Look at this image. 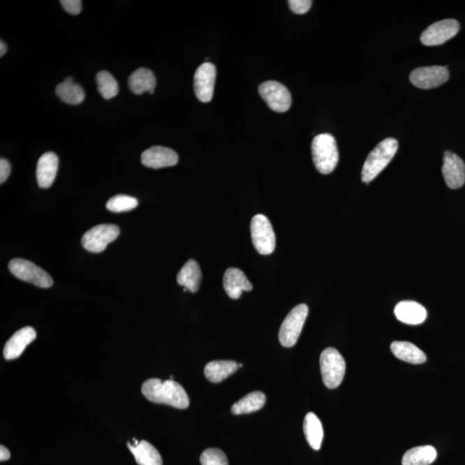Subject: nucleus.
I'll return each instance as SVG.
<instances>
[{
	"mask_svg": "<svg viewBox=\"0 0 465 465\" xmlns=\"http://www.w3.org/2000/svg\"><path fill=\"white\" fill-rule=\"evenodd\" d=\"M267 397L261 391H253L242 397L232 406L231 412L234 415H244L260 411L264 407Z\"/></svg>",
	"mask_w": 465,
	"mask_h": 465,
	"instance_id": "nucleus-26",
	"label": "nucleus"
},
{
	"mask_svg": "<svg viewBox=\"0 0 465 465\" xmlns=\"http://www.w3.org/2000/svg\"><path fill=\"white\" fill-rule=\"evenodd\" d=\"M242 367H243V364H239V368H242Z\"/></svg>",
	"mask_w": 465,
	"mask_h": 465,
	"instance_id": "nucleus-36",
	"label": "nucleus"
},
{
	"mask_svg": "<svg viewBox=\"0 0 465 465\" xmlns=\"http://www.w3.org/2000/svg\"><path fill=\"white\" fill-rule=\"evenodd\" d=\"M10 457V452L8 451V449L5 448V446H0V460L6 461L8 460Z\"/></svg>",
	"mask_w": 465,
	"mask_h": 465,
	"instance_id": "nucleus-34",
	"label": "nucleus"
},
{
	"mask_svg": "<svg viewBox=\"0 0 465 465\" xmlns=\"http://www.w3.org/2000/svg\"><path fill=\"white\" fill-rule=\"evenodd\" d=\"M443 162L442 173L446 186L452 190L462 187L465 183V164L462 158L446 151Z\"/></svg>",
	"mask_w": 465,
	"mask_h": 465,
	"instance_id": "nucleus-13",
	"label": "nucleus"
},
{
	"mask_svg": "<svg viewBox=\"0 0 465 465\" xmlns=\"http://www.w3.org/2000/svg\"><path fill=\"white\" fill-rule=\"evenodd\" d=\"M311 151L313 164L323 175H330L337 167L339 153L333 135H316L312 142Z\"/></svg>",
	"mask_w": 465,
	"mask_h": 465,
	"instance_id": "nucleus-3",
	"label": "nucleus"
},
{
	"mask_svg": "<svg viewBox=\"0 0 465 465\" xmlns=\"http://www.w3.org/2000/svg\"><path fill=\"white\" fill-rule=\"evenodd\" d=\"M7 51V47L6 45V43L3 42L1 40V42H0V57H3V55L6 54Z\"/></svg>",
	"mask_w": 465,
	"mask_h": 465,
	"instance_id": "nucleus-35",
	"label": "nucleus"
},
{
	"mask_svg": "<svg viewBox=\"0 0 465 465\" xmlns=\"http://www.w3.org/2000/svg\"><path fill=\"white\" fill-rule=\"evenodd\" d=\"M291 10L297 14H304L308 13L312 6L310 0H290L288 1Z\"/></svg>",
	"mask_w": 465,
	"mask_h": 465,
	"instance_id": "nucleus-31",
	"label": "nucleus"
},
{
	"mask_svg": "<svg viewBox=\"0 0 465 465\" xmlns=\"http://www.w3.org/2000/svg\"><path fill=\"white\" fill-rule=\"evenodd\" d=\"M66 12L72 15H78L81 12L82 2L80 0H61L60 2Z\"/></svg>",
	"mask_w": 465,
	"mask_h": 465,
	"instance_id": "nucleus-32",
	"label": "nucleus"
},
{
	"mask_svg": "<svg viewBox=\"0 0 465 465\" xmlns=\"http://www.w3.org/2000/svg\"><path fill=\"white\" fill-rule=\"evenodd\" d=\"M309 308L306 304H299L288 313L280 327L279 339L284 348L296 345L307 319Z\"/></svg>",
	"mask_w": 465,
	"mask_h": 465,
	"instance_id": "nucleus-5",
	"label": "nucleus"
},
{
	"mask_svg": "<svg viewBox=\"0 0 465 465\" xmlns=\"http://www.w3.org/2000/svg\"><path fill=\"white\" fill-rule=\"evenodd\" d=\"M179 161L178 154L168 147L154 146L144 151L142 163L147 168L160 169L173 167Z\"/></svg>",
	"mask_w": 465,
	"mask_h": 465,
	"instance_id": "nucleus-14",
	"label": "nucleus"
},
{
	"mask_svg": "<svg viewBox=\"0 0 465 465\" xmlns=\"http://www.w3.org/2000/svg\"><path fill=\"white\" fill-rule=\"evenodd\" d=\"M216 78V66L205 62L197 69L194 76V91L202 103L212 101Z\"/></svg>",
	"mask_w": 465,
	"mask_h": 465,
	"instance_id": "nucleus-12",
	"label": "nucleus"
},
{
	"mask_svg": "<svg viewBox=\"0 0 465 465\" xmlns=\"http://www.w3.org/2000/svg\"><path fill=\"white\" fill-rule=\"evenodd\" d=\"M10 173V165L6 158L0 160V183L6 182Z\"/></svg>",
	"mask_w": 465,
	"mask_h": 465,
	"instance_id": "nucleus-33",
	"label": "nucleus"
},
{
	"mask_svg": "<svg viewBox=\"0 0 465 465\" xmlns=\"http://www.w3.org/2000/svg\"><path fill=\"white\" fill-rule=\"evenodd\" d=\"M251 235L254 247L262 256L274 252L276 237L270 221L267 216L258 214L251 221Z\"/></svg>",
	"mask_w": 465,
	"mask_h": 465,
	"instance_id": "nucleus-6",
	"label": "nucleus"
},
{
	"mask_svg": "<svg viewBox=\"0 0 465 465\" xmlns=\"http://www.w3.org/2000/svg\"><path fill=\"white\" fill-rule=\"evenodd\" d=\"M223 287L228 296L235 300L241 297L242 291L253 290L252 283L249 281L244 273L237 268H228L225 272Z\"/></svg>",
	"mask_w": 465,
	"mask_h": 465,
	"instance_id": "nucleus-17",
	"label": "nucleus"
},
{
	"mask_svg": "<svg viewBox=\"0 0 465 465\" xmlns=\"http://www.w3.org/2000/svg\"><path fill=\"white\" fill-rule=\"evenodd\" d=\"M138 199L129 197L127 195H117L110 199L106 204V208L110 212L119 213L131 212L138 207Z\"/></svg>",
	"mask_w": 465,
	"mask_h": 465,
	"instance_id": "nucleus-29",
	"label": "nucleus"
},
{
	"mask_svg": "<svg viewBox=\"0 0 465 465\" xmlns=\"http://www.w3.org/2000/svg\"><path fill=\"white\" fill-rule=\"evenodd\" d=\"M96 81L98 83V90L102 97L107 101L116 97L118 94V84L115 78L109 72L101 71L96 76Z\"/></svg>",
	"mask_w": 465,
	"mask_h": 465,
	"instance_id": "nucleus-28",
	"label": "nucleus"
},
{
	"mask_svg": "<svg viewBox=\"0 0 465 465\" xmlns=\"http://www.w3.org/2000/svg\"><path fill=\"white\" fill-rule=\"evenodd\" d=\"M304 431L309 445L316 451H318L322 445L324 433L323 424L315 413L310 412L306 415Z\"/></svg>",
	"mask_w": 465,
	"mask_h": 465,
	"instance_id": "nucleus-25",
	"label": "nucleus"
},
{
	"mask_svg": "<svg viewBox=\"0 0 465 465\" xmlns=\"http://www.w3.org/2000/svg\"><path fill=\"white\" fill-rule=\"evenodd\" d=\"M202 465H228V457L219 448H209L202 453L200 457Z\"/></svg>",
	"mask_w": 465,
	"mask_h": 465,
	"instance_id": "nucleus-30",
	"label": "nucleus"
},
{
	"mask_svg": "<svg viewBox=\"0 0 465 465\" xmlns=\"http://www.w3.org/2000/svg\"><path fill=\"white\" fill-rule=\"evenodd\" d=\"M128 87L135 94L142 95L146 91L153 94L156 87V79L151 70L139 68L129 76Z\"/></svg>",
	"mask_w": 465,
	"mask_h": 465,
	"instance_id": "nucleus-21",
	"label": "nucleus"
},
{
	"mask_svg": "<svg viewBox=\"0 0 465 465\" xmlns=\"http://www.w3.org/2000/svg\"><path fill=\"white\" fill-rule=\"evenodd\" d=\"M55 92L62 101L68 105H80L86 98L83 88L73 82V78H66L64 82L58 84Z\"/></svg>",
	"mask_w": 465,
	"mask_h": 465,
	"instance_id": "nucleus-27",
	"label": "nucleus"
},
{
	"mask_svg": "<svg viewBox=\"0 0 465 465\" xmlns=\"http://www.w3.org/2000/svg\"><path fill=\"white\" fill-rule=\"evenodd\" d=\"M436 449L431 445L417 446L406 452L402 465H430L436 459Z\"/></svg>",
	"mask_w": 465,
	"mask_h": 465,
	"instance_id": "nucleus-24",
	"label": "nucleus"
},
{
	"mask_svg": "<svg viewBox=\"0 0 465 465\" xmlns=\"http://www.w3.org/2000/svg\"><path fill=\"white\" fill-rule=\"evenodd\" d=\"M120 234V228L113 224L97 225L88 230L81 239L84 249L91 253H101L109 243L115 241Z\"/></svg>",
	"mask_w": 465,
	"mask_h": 465,
	"instance_id": "nucleus-8",
	"label": "nucleus"
},
{
	"mask_svg": "<svg viewBox=\"0 0 465 465\" xmlns=\"http://www.w3.org/2000/svg\"><path fill=\"white\" fill-rule=\"evenodd\" d=\"M57 155L47 152L40 156L36 167V179L40 188H50L53 184L58 171Z\"/></svg>",
	"mask_w": 465,
	"mask_h": 465,
	"instance_id": "nucleus-18",
	"label": "nucleus"
},
{
	"mask_svg": "<svg viewBox=\"0 0 465 465\" xmlns=\"http://www.w3.org/2000/svg\"><path fill=\"white\" fill-rule=\"evenodd\" d=\"M394 316L401 323L419 325L425 322L427 311L425 307L415 301H401L394 309Z\"/></svg>",
	"mask_w": 465,
	"mask_h": 465,
	"instance_id": "nucleus-16",
	"label": "nucleus"
},
{
	"mask_svg": "<svg viewBox=\"0 0 465 465\" xmlns=\"http://www.w3.org/2000/svg\"><path fill=\"white\" fill-rule=\"evenodd\" d=\"M391 350L398 360L413 364L425 363L427 355L415 345L408 341H394L390 346Z\"/></svg>",
	"mask_w": 465,
	"mask_h": 465,
	"instance_id": "nucleus-22",
	"label": "nucleus"
},
{
	"mask_svg": "<svg viewBox=\"0 0 465 465\" xmlns=\"http://www.w3.org/2000/svg\"><path fill=\"white\" fill-rule=\"evenodd\" d=\"M409 79L413 86L420 89H433L449 80V72L446 66H425L413 70Z\"/></svg>",
	"mask_w": 465,
	"mask_h": 465,
	"instance_id": "nucleus-10",
	"label": "nucleus"
},
{
	"mask_svg": "<svg viewBox=\"0 0 465 465\" xmlns=\"http://www.w3.org/2000/svg\"><path fill=\"white\" fill-rule=\"evenodd\" d=\"M239 364L232 360L209 362L205 368V375L209 381L219 383L238 370Z\"/></svg>",
	"mask_w": 465,
	"mask_h": 465,
	"instance_id": "nucleus-23",
	"label": "nucleus"
},
{
	"mask_svg": "<svg viewBox=\"0 0 465 465\" xmlns=\"http://www.w3.org/2000/svg\"><path fill=\"white\" fill-rule=\"evenodd\" d=\"M9 270L17 279L40 288H50L54 283L53 279L49 273L32 262L23 258H13L10 260Z\"/></svg>",
	"mask_w": 465,
	"mask_h": 465,
	"instance_id": "nucleus-7",
	"label": "nucleus"
},
{
	"mask_svg": "<svg viewBox=\"0 0 465 465\" xmlns=\"http://www.w3.org/2000/svg\"><path fill=\"white\" fill-rule=\"evenodd\" d=\"M201 280L200 267H199L198 262L194 260H188L177 276V282L179 286L186 288L187 290L193 293L198 291Z\"/></svg>",
	"mask_w": 465,
	"mask_h": 465,
	"instance_id": "nucleus-19",
	"label": "nucleus"
},
{
	"mask_svg": "<svg viewBox=\"0 0 465 465\" xmlns=\"http://www.w3.org/2000/svg\"><path fill=\"white\" fill-rule=\"evenodd\" d=\"M320 372L324 385L328 389L341 385L346 374V361L341 354L333 348L323 350L320 357Z\"/></svg>",
	"mask_w": 465,
	"mask_h": 465,
	"instance_id": "nucleus-4",
	"label": "nucleus"
},
{
	"mask_svg": "<svg viewBox=\"0 0 465 465\" xmlns=\"http://www.w3.org/2000/svg\"><path fill=\"white\" fill-rule=\"evenodd\" d=\"M128 448L139 465H163L160 452L149 442L142 441L138 445L128 443Z\"/></svg>",
	"mask_w": 465,
	"mask_h": 465,
	"instance_id": "nucleus-20",
	"label": "nucleus"
},
{
	"mask_svg": "<svg viewBox=\"0 0 465 465\" xmlns=\"http://www.w3.org/2000/svg\"><path fill=\"white\" fill-rule=\"evenodd\" d=\"M261 98L276 112H286L291 105V95L283 84L269 80L258 87Z\"/></svg>",
	"mask_w": 465,
	"mask_h": 465,
	"instance_id": "nucleus-9",
	"label": "nucleus"
},
{
	"mask_svg": "<svg viewBox=\"0 0 465 465\" xmlns=\"http://www.w3.org/2000/svg\"><path fill=\"white\" fill-rule=\"evenodd\" d=\"M36 338V333L34 328L31 327L21 328L6 342L3 348V357L7 360L17 359Z\"/></svg>",
	"mask_w": 465,
	"mask_h": 465,
	"instance_id": "nucleus-15",
	"label": "nucleus"
},
{
	"mask_svg": "<svg viewBox=\"0 0 465 465\" xmlns=\"http://www.w3.org/2000/svg\"><path fill=\"white\" fill-rule=\"evenodd\" d=\"M143 396L154 404L172 406L179 409L189 407V397L179 383L169 379L165 381L158 378L147 380L142 387Z\"/></svg>",
	"mask_w": 465,
	"mask_h": 465,
	"instance_id": "nucleus-1",
	"label": "nucleus"
},
{
	"mask_svg": "<svg viewBox=\"0 0 465 465\" xmlns=\"http://www.w3.org/2000/svg\"><path fill=\"white\" fill-rule=\"evenodd\" d=\"M398 142L394 138L383 140L371 151L362 169V181L371 182L385 169L397 154Z\"/></svg>",
	"mask_w": 465,
	"mask_h": 465,
	"instance_id": "nucleus-2",
	"label": "nucleus"
},
{
	"mask_svg": "<svg viewBox=\"0 0 465 465\" xmlns=\"http://www.w3.org/2000/svg\"><path fill=\"white\" fill-rule=\"evenodd\" d=\"M460 24L455 20H445L431 24L423 31L420 40L426 46H438L451 40L459 31Z\"/></svg>",
	"mask_w": 465,
	"mask_h": 465,
	"instance_id": "nucleus-11",
	"label": "nucleus"
}]
</instances>
